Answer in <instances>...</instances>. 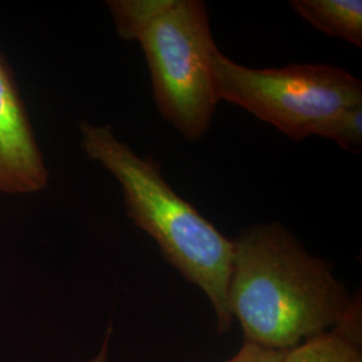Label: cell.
Segmentation results:
<instances>
[{
	"label": "cell",
	"instance_id": "cell-9",
	"mask_svg": "<svg viewBox=\"0 0 362 362\" xmlns=\"http://www.w3.org/2000/svg\"><path fill=\"white\" fill-rule=\"evenodd\" d=\"M313 136L336 141L342 149L360 153L362 148V105L344 109L325 118L314 128Z\"/></svg>",
	"mask_w": 362,
	"mask_h": 362
},
{
	"label": "cell",
	"instance_id": "cell-7",
	"mask_svg": "<svg viewBox=\"0 0 362 362\" xmlns=\"http://www.w3.org/2000/svg\"><path fill=\"white\" fill-rule=\"evenodd\" d=\"M362 326H341L286 350L282 362H362Z\"/></svg>",
	"mask_w": 362,
	"mask_h": 362
},
{
	"label": "cell",
	"instance_id": "cell-6",
	"mask_svg": "<svg viewBox=\"0 0 362 362\" xmlns=\"http://www.w3.org/2000/svg\"><path fill=\"white\" fill-rule=\"evenodd\" d=\"M291 8L326 35L362 47L361 0H293Z\"/></svg>",
	"mask_w": 362,
	"mask_h": 362
},
{
	"label": "cell",
	"instance_id": "cell-11",
	"mask_svg": "<svg viewBox=\"0 0 362 362\" xmlns=\"http://www.w3.org/2000/svg\"><path fill=\"white\" fill-rule=\"evenodd\" d=\"M110 329L107 330V336L105 338L104 345H103V349L97 354V357H94L90 361L86 362H105L106 361V356H107V344H109V336H110Z\"/></svg>",
	"mask_w": 362,
	"mask_h": 362
},
{
	"label": "cell",
	"instance_id": "cell-5",
	"mask_svg": "<svg viewBox=\"0 0 362 362\" xmlns=\"http://www.w3.org/2000/svg\"><path fill=\"white\" fill-rule=\"evenodd\" d=\"M49 179L13 67L0 52V194H38L47 188Z\"/></svg>",
	"mask_w": 362,
	"mask_h": 362
},
{
	"label": "cell",
	"instance_id": "cell-4",
	"mask_svg": "<svg viewBox=\"0 0 362 362\" xmlns=\"http://www.w3.org/2000/svg\"><path fill=\"white\" fill-rule=\"evenodd\" d=\"M220 101L240 106L300 141L338 112L362 105V82L349 71L326 64L252 69L218 50L211 59Z\"/></svg>",
	"mask_w": 362,
	"mask_h": 362
},
{
	"label": "cell",
	"instance_id": "cell-1",
	"mask_svg": "<svg viewBox=\"0 0 362 362\" xmlns=\"http://www.w3.org/2000/svg\"><path fill=\"white\" fill-rule=\"evenodd\" d=\"M233 243L227 303L246 342L286 351L337 327L362 325L361 293L350 296L332 266L281 223L254 224Z\"/></svg>",
	"mask_w": 362,
	"mask_h": 362
},
{
	"label": "cell",
	"instance_id": "cell-8",
	"mask_svg": "<svg viewBox=\"0 0 362 362\" xmlns=\"http://www.w3.org/2000/svg\"><path fill=\"white\" fill-rule=\"evenodd\" d=\"M175 0H107L117 34L125 40H137L148 27L167 13Z\"/></svg>",
	"mask_w": 362,
	"mask_h": 362
},
{
	"label": "cell",
	"instance_id": "cell-10",
	"mask_svg": "<svg viewBox=\"0 0 362 362\" xmlns=\"http://www.w3.org/2000/svg\"><path fill=\"white\" fill-rule=\"evenodd\" d=\"M285 353L284 350L267 349L245 341L238 353L224 362H282Z\"/></svg>",
	"mask_w": 362,
	"mask_h": 362
},
{
	"label": "cell",
	"instance_id": "cell-3",
	"mask_svg": "<svg viewBox=\"0 0 362 362\" xmlns=\"http://www.w3.org/2000/svg\"><path fill=\"white\" fill-rule=\"evenodd\" d=\"M137 42L146 58L160 115L187 141H199L220 101L211 64L219 49L204 1L175 0Z\"/></svg>",
	"mask_w": 362,
	"mask_h": 362
},
{
	"label": "cell",
	"instance_id": "cell-2",
	"mask_svg": "<svg viewBox=\"0 0 362 362\" xmlns=\"http://www.w3.org/2000/svg\"><path fill=\"white\" fill-rule=\"evenodd\" d=\"M78 129L85 155L119 182L130 220L155 240L172 267L203 290L215 311L218 332H230L233 318L227 294L233 240L173 191L152 156L137 155L110 124L82 121Z\"/></svg>",
	"mask_w": 362,
	"mask_h": 362
}]
</instances>
